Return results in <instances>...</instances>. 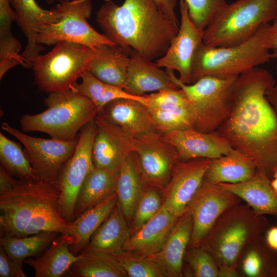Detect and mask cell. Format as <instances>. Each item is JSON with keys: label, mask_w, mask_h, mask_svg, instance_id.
<instances>
[{"label": "cell", "mask_w": 277, "mask_h": 277, "mask_svg": "<svg viewBox=\"0 0 277 277\" xmlns=\"http://www.w3.org/2000/svg\"><path fill=\"white\" fill-rule=\"evenodd\" d=\"M162 10L169 16L172 19L177 22L174 12L176 0H154Z\"/></svg>", "instance_id": "bcb514c9"}, {"label": "cell", "mask_w": 277, "mask_h": 277, "mask_svg": "<svg viewBox=\"0 0 277 277\" xmlns=\"http://www.w3.org/2000/svg\"><path fill=\"white\" fill-rule=\"evenodd\" d=\"M80 78L82 80L81 82L74 83L70 90L89 98L96 106L98 114L106 105L118 98L132 99L145 104L144 95H133L122 88L104 83L95 78L88 70L83 71Z\"/></svg>", "instance_id": "e575fe53"}, {"label": "cell", "mask_w": 277, "mask_h": 277, "mask_svg": "<svg viewBox=\"0 0 277 277\" xmlns=\"http://www.w3.org/2000/svg\"><path fill=\"white\" fill-rule=\"evenodd\" d=\"M98 114L135 139L159 132L147 107L136 100H114L106 105Z\"/></svg>", "instance_id": "44dd1931"}, {"label": "cell", "mask_w": 277, "mask_h": 277, "mask_svg": "<svg viewBox=\"0 0 277 277\" xmlns=\"http://www.w3.org/2000/svg\"><path fill=\"white\" fill-rule=\"evenodd\" d=\"M157 131H170L193 128L196 110L194 103L175 110L162 111L148 109Z\"/></svg>", "instance_id": "74e56055"}, {"label": "cell", "mask_w": 277, "mask_h": 277, "mask_svg": "<svg viewBox=\"0 0 277 277\" xmlns=\"http://www.w3.org/2000/svg\"><path fill=\"white\" fill-rule=\"evenodd\" d=\"M60 234L45 231L22 237L3 236L0 244L10 257L23 264L27 258L40 255Z\"/></svg>", "instance_id": "d590c367"}, {"label": "cell", "mask_w": 277, "mask_h": 277, "mask_svg": "<svg viewBox=\"0 0 277 277\" xmlns=\"http://www.w3.org/2000/svg\"><path fill=\"white\" fill-rule=\"evenodd\" d=\"M273 178H276L277 179V168L274 171L273 175H272V179Z\"/></svg>", "instance_id": "9f6ffc18"}, {"label": "cell", "mask_w": 277, "mask_h": 277, "mask_svg": "<svg viewBox=\"0 0 277 277\" xmlns=\"http://www.w3.org/2000/svg\"><path fill=\"white\" fill-rule=\"evenodd\" d=\"M62 13L57 23L44 26L38 32L39 44L55 45L60 41L80 44L91 48L102 45H116L88 23L92 11L91 0H72L55 6Z\"/></svg>", "instance_id": "30bf717a"}, {"label": "cell", "mask_w": 277, "mask_h": 277, "mask_svg": "<svg viewBox=\"0 0 277 277\" xmlns=\"http://www.w3.org/2000/svg\"><path fill=\"white\" fill-rule=\"evenodd\" d=\"M277 15V0H236L220 11L203 32L205 44L229 47L251 38Z\"/></svg>", "instance_id": "52a82bcc"}, {"label": "cell", "mask_w": 277, "mask_h": 277, "mask_svg": "<svg viewBox=\"0 0 277 277\" xmlns=\"http://www.w3.org/2000/svg\"><path fill=\"white\" fill-rule=\"evenodd\" d=\"M210 159L197 158L179 161L173 166L164 188L163 205L177 217L182 215L201 184Z\"/></svg>", "instance_id": "2e32d148"}, {"label": "cell", "mask_w": 277, "mask_h": 277, "mask_svg": "<svg viewBox=\"0 0 277 277\" xmlns=\"http://www.w3.org/2000/svg\"><path fill=\"white\" fill-rule=\"evenodd\" d=\"M118 172L119 170L93 167L79 191L75 205V219L116 192Z\"/></svg>", "instance_id": "f1b7e54d"}, {"label": "cell", "mask_w": 277, "mask_h": 277, "mask_svg": "<svg viewBox=\"0 0 277 277\" xmlns=\"http://www.w3.org/2000/svg\"><path fill=\"white\" fill-rule=\"evenodd\" d=\"M275 84L272 75L258 67L240 75L230 113L216 130L270 179L277 168V113L266 92Z\"/></svg>", "instance_id": "6da1fadb"}, {"label": "cell", "mask_w": 277, "mask_h": 277, "mask_svg": "<svg viewBox=\"0 0 277 277\" xmlns=\"http://www.w3.org/2000/svg\"><path fill=\"white\" fill-rule=\"evenodd\" d=\"M44 104L47 108L42 112L21 117L23 131L41 132L53 138L70 140L98 114L89 98L71 90L48 93Z\"/></svg>", "instance_id": "8992f818"}, {"label": "cell", "mask_w": 277, "mask_h": 277, "mask_svg": "<svg viewBox=\"0 0 277 277\" xmlns=\"http://www.w3.org/2000/svg\"><path fill=\"white\" fill-rule=\"evenodd\" d=\"M95 53V47L58 42L49 52L39 55L32 65L36 85L48 93L70 90L81 73L88 70Z\"/></svg>", "instance_id": "ba28073f"}, {"label": "cell", "mask_w": 277, "mask_h": 277, "mask_svg": "<svg viewBox=\"0 0 277 277\" xmlns=\"http://www.w3.org/2000/svg\"><path fill=\"white\" fill-rule=\"evenodd\" d=\"M144 183L137 154L132 152L120 168L116 188L118 202L128 220L133 217L143 192Z\"/></svg>", "instance_id": "f546056e"}, {"label": "cell", "mask_w": 277, "mask_h": 277, "mask_svg": "<svg viewBox=\"0 0 277 277\" xmlns=\"http://www.w3.org/2000/svg\"><path fill=\"white\" fill-rule=\"evenodd\" d=\"M134 152L146 183L164 190L174 165L181 161L174 147L157 132L136 139Z\"/></svg>", "instance_id": "5bb4252c"}, {"label": "cell", "mask_w": 277, "mask_h": 277, "mask_svg": "<svg viewBox=\"0 0 277 277\" xmlns=\"http://www.w3.org/2000/svg\"><path fill=\"white\" fill-rule=\"evenodd\" d=\"M15 12L16 23L27 38V44L21 56L28 68H31L35 59L45 49L37 42L39 31L44 26L58 22L62 11L55 7L48 10L41 8L35 0H9Z\"/></svg>", "instance_id": "ac0fdd59"}, {"label": "cell", "mask_w": 277, "mask_h": 277, "mask_svg": "<svg viewBox=\"0 0 277 277\" xmlns=\"http://www.w3.org/2000/svg\"><path fill=\"white\" fill-rule=\"evenodd\" d=\"M179 217L163 205L157 213L130 236L126 252L147 257L157 252L168 238Z\"/></svg>", "instance_id": "cb8c5ba5"}, {"label": "cell", "mask_w": 277, "mask_h": 277, "mask_svg": "<svg viewBox=\"0 0 277 277\" xmlns=\"http://www.w3.org/2000/svg\"><path fill=\"white\" fill-rule=\"evenodd\" d=\"M217 277H240L236 269L230 266H219Z\"/></svg>", "instance_id": "681fc988"}, {"label": "cell", "mask_w": 277, "mask_h": 277, "mask_svg": "<svg viewBox=\"0 0 277 277\" xmlns=\"http://www.w3.org/2000/svg\"><path fill=\"white\" fill-rule=\"evenodd\" d=\"M257 172L250 157L232 148L228 154L211 160L204 178L216 183L236 184L251 179Z\"/></svg>", "instance_id": "83f0119b"}, {"label": "cell", "mask_w": 277, "mask_h": 277, "mask_svg": "<svg viewBox=\"0 0 277 277\" xmlns=\"http://www.w3.org/2000/svg\"><path fill=\"white\" fill-rule=\"evenodd\" d=\"M0 276L26 277L23 264L15 261L0 247Z\"/></svg>", "instance_id": "ee69618b"}, {"label": "cell", "mask_w": 277, "mask_h": 277, "mask_svg": "<svg viewBox=\"0 0 277 277\" xmlns=\"http://www.w3.org/2000/svg\"><path fill=\"white\" fill-rule=\"evenodd\" d=\"M270 277H277V267L272 271Z\"/></svg>", "instance_id": "11a10c76"}, {"label": "cell", "mask_w": 277, "mask_h": 277, "mask_svg": "<svg viewBox=\"0 0 277 277\" xmlns=\"http://www.w3.org/2000/svg\"><path fill=\"white\" fill-rule=\"evenodd\" d=\"M192 227L191 215L185 212L177 219L160 250L147 257L157 266L164 276H183L184 258L190 242Z\"/></svg>", "instance_id": "ffe728a7"}, {"label": "cell", "mask_w": 277, "mask_h": 277, "mask_svg": "<svg viewBox=\"0 0 277 277\" xmlns=\"http://www.w3.org/2000/svg\"><path fill=\"white\" fill-rule=\"evenodd\" d=\"M16 19L15 12L10 3H0L1 79L9 70L17 65L28 68L24 59L19 54L21 44L12 33V24Z\"/></svg>", "instance_id": "836d02e7"}, {"label": "cell", "mask_w": 277, "mask_h": 277, "mask_svg": "<svg viewBox=\"0 0 277 277\" xmlns=\"http://www.w3.org/2000/svg\"><path fill=\"white\" fill-rule=\"evenodd\" d=\"M163 204L161 195L156 190L150 188L143 191L133 216L134 233L157 213Z\"/></svg>", "instance_id": "b9f144b4"}, {"label": "cell", "mask_w": 277, "mask_h": 277, "mask_svg": "<svg viewBox=\"0 0 277 277\" xmlns=\"http://www.w3.org/2000/svg\"><path fill=\"white\" fill-rule=\"evenodd\" d=\"M68 272L74 277H125L128 275L118 259L103 252L84 249Z\"/></svg>", "instance_id": "d6a6232c"}, {"label": "cell", "mask_w": 277, "mask_h": 277, "mask_svg": "<svg viewBox=\"0 0 277 277\" xmlns=\"http://www.w3.org/2000/svg\"><path fill=\"white\" fill-rule=\"evenodd\" d=\"M162 135L164 139L176 149L181 161L197 158L212 160L228 154L232 149L216 131L202 132L192 128Z\"/></svg>", "instance_id": "d6986e66"}, {"label": "cell", "mask_w": 277, "mask_h": 277, "mask_svg": "<svg viewBox=\"0 0 277 277\" xmlns=\"http://www.w3.org/2000/svg\"><path fill=\"white\" fill-rule=\"evenodd\" d=\"M244 201L258 215H270L277 219V192L271 179L257 172L251 179L240 183H220Z\"/></svg>", "instance_id": "484cf974"}, {"label": "cell", "mask_w": 277, "mask_h": 277, "mask_svg": "<svg viewBox=\"0 0 277 277\" xmlns=\"http://www.w3.org/2000/svg\"><path fill=\"white\" fill-rule=\"evenodd\" d=\"M270 25H262L251 38L237 45L215 47L201 43L192 57L190 84L207 75L238 76L269 62L272 59L268 47Z\"/></svg>", "instance_id": "277c9868"}, {"label": "cell", "mask_w": 277, "mask_h": 277, "mask_svg": "<svg viewBox=\"0 0 277 277\" xmlns=\"http://www.w3.org/2000/svg\"><path fill=\"white\" fill-rule=\"evenodd\" d=\"M271 58L272 59L277 58V50L271 51ZM276 72L277 74V65L276 66Z\"/></svg>", "instance_id": "db71d44e"}, {"label": "cell", "mask_w": 277, "mask_h": 277, "mask_svg": "<svg viewBox=\"0 0 277 277\" xmlns=\"http://www.w3.org/2000/svg\"><path fill=\"white\" fill-rule=\"evenodd\" d=\"M271 184L273 189L277 192V179L273 178V179L271 180Z\"/></svg>", "instance_id": "f5cc1de1"}, {"label": "cell", "mask_w": 277, "mask_h": 277, "mask_svg": "<svg viewBox=\"0 0 277 277\" xmlns=\"http://www.w3.org/2000/svg\"><path fill=\"white\" fill-rule=\"evenodd\" d=\"M130 277H164L157 266L147 257L126 252L115 256Z\"/></svg>", "instance_id": "7bdbcfd3"}, {"label": "cell", "mask_w": 277, "mask_h": 277, "mask_svg": "<svg viewBox=\"0 0 277 277\" xmlns=\"http://www.w3.org/2000/svg\"><path fill=\"white\" fill-rule=\"evenodd\" d=\"M184 262L192 276L217 277L219 266L212 255L201 246L187 248Z\"/></svg>", "instance_id": "ab89813d"}, {"label": "cell", "mask_w": 277, "mask_h": 277, "mask_svg": "<svg viewBox=\"0 0 277 277\" xmlns=\"http://www.w3.org/2000/svg\"><path fill=\"white\" fill-rule=\"evenodd\" d=\"M241 201L237 195L220 183L204 178L185 211L191 215L193 222L189 246H199L219 217Z\"/></svg>", "instance_id": "4fadbf2b"}, {"label": "cell", "mask_w": 277, "mask_h": 277, "mask_svg": "<svg viewBox=\"0 0 277 277\" xmlns=\"http://www.w3.org/2000/svg\"><path fill=\"white\" fill-rule=\"evenodd\" d=\"M269 228L264 215L257 214L248 204L241 203L219 217L200 246L212 255L219 266L236 269L247 247Z\"/></svg>", "instance_id": "5b68a950"}, {"label": "cell", "mask_w": 277, "mask_h": 277, "mask_svg": "<svg viewBox=\"0 0 277 277\" xmlns=\"http://www.w3.org/2000/svg\"><path fill=\"white\" fill-rule=\"evenodd\" d=\"M277 267V251L263 235L252 242L241 255L236 270L240 277H270Z\"/></svg>", "instance_id": "1f68e13d"}, {"label": "cell", "mask_w": 277, "mask_h": 277, "mask_svg": "<svg viewBox=\"0 0 277 277\" xmlns=\"http://www.w3.org/2000/svg\"><path fill=\"white\" fill-rule=\"evenodd\" d=\"M272 22L268 35V47L271 51L277 50V15Z\"/></svg>", "instance_id": "7dc6e473"}, {"label": "cell", "mask_w": 277, "mask_h": 277, "mask_svg": "<svg viewBox=\"0 0 277 277\" xmlns=\"http://www.w3.org/2000/svg\"><path fill=\"white\" fill-rule=\"evenodd\" d=\"M266 96L277 113V84L266 91Z\"/></svg>", "instance_id": "f907efd6"}, {"label": "cell", "mask_w": 277, "mask_h": 277, "mask_svg": "<svg viewBox=\"0 0 277 277\" xmlns=\"http://www.w3.org/2000/svg\"><path fill=\"white\" fill-rule=\"evenodd\" d=\"M0 162L13 177L22 180H38L21 145L0 133Z\"/></svg>", "instance_id": "8d00e7d4"}, {"label": "cell", "mask_w": 277, "mask_h": 277, "mask_svg": "<svg viewBox=\"0 0 277 277\" xmlns=\"http://www.w3.org/2000/svg\"><path fill=\"white\" fill-rule=\"evenodd\" d=\"M265 240L269 246L277 251V227L269 228L266 232Z\"/></svg>", "instance_id": "c3c4849f"}, {"label": "cell", "mask_w": 277, "mask_h": 277, "mask_svg": "<svg viewBox=\"0 0 277 277\" xmlns=\"http://www.w3.org/2000/svg\"><path fill=\"white\" fill-rule=\"evenodd\" d=\"M181 23L177 34L173 38L166 53L156 60L162 68L176 70L179 80L191 83V65L194 53L203 42V32L191 20L186 0H180Z\"/></svg>", "instance_id": "9a60e30c"}, {"label": "cell", "mask_w": 277, "mask_h": 277, "mask_svg": "<svg viewBox=\"0 0 277 277\" xmlns=\"http://www.w3.org/2000/svg\"><path fill=\"white\" fill-rule=\"evenodd\" d=\"M72 0H46V2L49 4H52L54 2H58V3H64L70 2Z\"/></svg>", "instance_id": "816d5d0a"}, {"label": "cell", "mask_w": 277, "mask_h": 277, "mask_svg": "<svg viewBox=\"0 0 277 277\" xmlns=\"http://www.w3.org/2000/svg\"><path fill=\"white\" fill-rule=\"evenodd\" d=\"M95 48L87 70L98 80L123 89L130 53L117 45H102Z\"/></svg>", "instance_id": "d4e9b609"}, {"label": "cell", "mask_w": 277, "mask_h": 277, "mask_svg": "<svg viewBox=\"0 0 277 277\" xmlns=\"http://www.w3.org/2000/svg\"><path fill=\"white\" fill-rule=\"evenodd\" d=\"M189 17L202 30L212 22L227 5L226 0H186Z\"/></svg>", "instance_id": "60d3db41"}, {"label": "cell", "mask_w": 277, "mask_h": 277, "mask_svg": "<svg viewBox=\"0 0 277 277\" xmlns=\"http://www.w3.org/2000/svg\"><path fill=\"white\" fill-rule=\"evenodd\" d=\"M60 196L56 183L17 179L12 187L0 192L1 236L64 232L69 223L60 213Z\"/></svg>", "instance_id": "3957f363"}, {"label": "cell", "mask_w": 277, "mask_h": 277, "mask_svg": "<svg viewBox=\"0 0 277 277\" xmlns=\"http://www.w3.org/2000/svg\"><path fill=\"white\" fill-rule=\"evenodd\" d=\"M96 130L94 120L81 129L75 150L62 168L56 182L60 191V213L68 223L75 219V205L79 191L94 167L92 147Z\"/></svg>", "instance_id": "8fae6325"}, {"label": "cell", "mask_w": 277, "mask_h": 277, "mask_svg": "<svg viewBox=\"0 0 277 277\" xmlns=\"http://www.w3.org/2000/svg\"><path fill=\"white\" fill-rule=\"evenodd\" d=\"M17 179L13 177L2 167L0 168V192L6 191L12 187Z\"/></svg>", "instance_id": "f6af8a7d"}, {"label": "cell", "mask_w": 277, "mask_h": 277, "mask_svg": "<svg viewBox=\"0 0 277 277\" xmlns=\"http://www.w3.org/2000/svg\"><path fill=\"white\" fill-rule=\"evenodd\" d=\"M80 256L71 251L60 234L41 255L27 258L24 263L33 268L35 277H59L67 273Z\"/></svg>", "instance_id": "4dcf8cb0"}, {"label": "cell", "mask_w": 277, "mask_h": 277, "mask_svg": "<svg viewBox=\"0 0 277 277\" xmlns=\"http://www.w3.org/2000/svg\"><path fill=\"white\" fill-rule=\"evenodd\" d=\"M166 71L194 104L196 118L193 128L202 132L216 131L230 113L239 76L222 78L207 75L187 84L175 76L174 70L166 69Z\"/></svg>", "instance_id": "9c48e42d"}, {"label": "cell", "mask_w": 277, "mask_h": 277, "mask_svg": "<svg viewBox=\"0 0 277 277\" xmlns=\"http://www.w3.org/2000/svg\"><path fill=\"white\" fill-rule=\"evenodd\" d=\"M177 88L166 70L161 69L156 62L131 49L123 88L127 93L143 96L149 92Z\"/></svg>", "instance_id": "7402d4cb"}, {"label": "cell", "mask_w": 277, "mask_h": 277, "mask_svg": "<svg viewBox=\"0 0 277 277\" xmlns=\"http://www.w3.org/2000/svg\"><path fill=\"white\" fill-rule=\"evenodd\" d=\"M94 122L96 130L92 147L94 167L118 170L128 156L134 152L136 139L100 114Z\"/></svg>", "instance_id": "e0dca14e"}, {"label": "cell", "mask_w": 277, "mask_h": 277, "mask_svg": "<svg viewBox=\"0 0 277 277\" xmlns=\"http://www.w3.org/2000/svg\"><path fill=\"white\" fill-rule=\"evenodd\" d=\"M95 20L104 34L130 53L131 49L153 61L163 56L177 34L178 22L154 0H110L100 7Z\"/></svg>", "instance_id": "7a4b0ae2"}, {"label": "cell", "mask_w": 277, "mask_h": 277, "mask_svg": "<svg viewBox=\"0 0 277 277\" xmlns=\"http://www.w3.org/2000/svg\"><path fill=\"white\" fill-rule=\"evenodd\" d=\"M130 238V230L117 201L111 213L93 234L85 248L117 256L126 253Z\"/></svg>", "instance_id": "4316f807"}, {"label": "cell", "mask_w": 277, "mask_h": 277, "mask_svg": "<svg viewBox=\"0 0 277 277\" xmlns=\"http://www.w3.org/2000/svg\"><path fill=\"white\" fill-rule=\"evenodd\" d=\"M2 129L17 138L39 180L56 183L60 173L76 147L78 135L70 140L47 139L27 135L6 122Z\"/></svg>", "instance_id": "7c38bea8"}, {"label": "cell", "mask_w": 277, "mask_h": 277, "mask_svg": "<svg viewBox=\"0 0 277 277\" xmlns=\"http://www.w3.org/2000/svg\"><path fill=\"white\" fill-rule=\"evenodd\" d=\"M148 109L172 110L189 106L193 103L180 87L162 90L144 95Z\"/></svg>", "instance_id": "f35d334b"}, {"label": "cell", "mask_w": 277, "mask_h": 277, "mask_svg": "<svg viewBox=\"0 0 277 277\" xmlns=\"http://www.w3.org/2000/svg\"><path fill=\"white\" fill-rule=\"evenodd\" d=\"M117 203L116 192L69 223L66 230L61 234V238L68 245L73 253L78 255L87 247L93 234L110 215Z\"/></svg>", "instance_id": "603a6c76"}]
</instances>
